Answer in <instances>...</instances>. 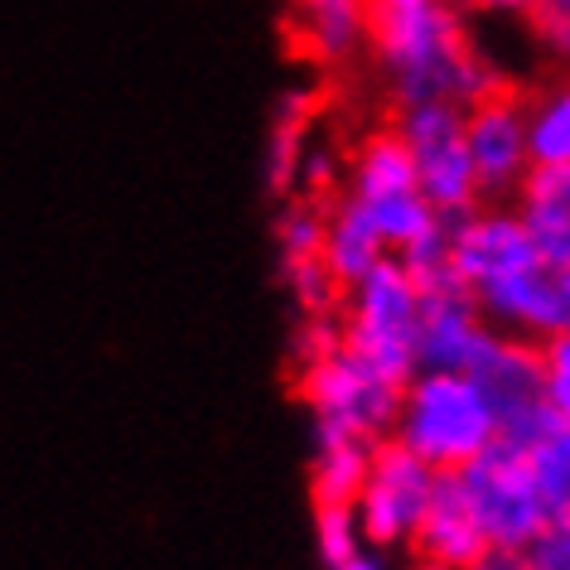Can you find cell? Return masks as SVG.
Segmentation results:
<instances>
[{
    "label": "cell",
    "mask_w": 570,
    "mask_h": 570,
    "mask_svg": "<svg viewBox=\"0 0 570 570\" xmlns=\"http://www.w3.org/2000/svg\"><path fill=\"white\" fill-rule=\"evenodd\" d=\"M396 136H402V146L411 155L416 189L425 194V204L440 218L454 223L469 208H479L474 165H469V146H464V107H454V102L402 107Z\"/></svg>",
    "instance_id": "8992f818"
},
{
    "label": "cell",
    "mask_w": 570,
    "mask_h": 570,
    "mask_svg": "<svg viewBox=\"0 0 570 570\" xmlns=\"http://www.w3.org/2000/svg\"><path fill=\"white\" fill-rule=\"evenodd\" d=\"M344 295L348 305L338 315L344 348H353L363 363H373L392 382H406L416 373V324H421L416 276L396 256H382L373 271H363L353 285H344Z\"/></svg>",
    "instance_id": "277c9868"
},
{
    "label": "cell",
    "mask_w": 570,
    "mask_h": 570,
    "mask_svg": "<svg viewBox=\"0 0 570 570\" xmlns=\"http://www.w3.org/2000/svg\"><path fill=\"white\" fill-rule=\"evenodd\" d=\"M464 373L479 382L483 396H489V406L498 416V435L518 440L551 416L547 402H541V363H537L532 338L489 330Z\"/></svg>",
    "instance_id": "9c48e42d"
},
{
    "label": "cell",
    "mask_w": 570,
    "mask_h": 570,
    "mask_svg": "<svg viewBox=\"0 0 570 570\" xmlns=\"http://www.w3.org/2000/svg\"><path fill=\"white\" fill-rule=\"evenodd\" d=\"M454 479H460V489L469 498V508H474L489 547H527V541L551 522L547 498L537 489V474H532V464H527L522 445H512L503 435H498L479 460L454 469Z\"/></svg>",
    "instance_id": "5b68a950"
},
{
    "label": "cell",
    "mask_w": 570,
    "mask_h": 570,
    "mask_svg": "<svg viewBox=\"0 0 570 570\" xmlns=\"http://www.w3.org/2000/svg\"><path fill=\"white\" fill-rule=\"evenodd\" d=\"M377 440L348 435V431H324L315 425V464H309V489L315 503H353L363 489V474L373 464Z\"/></svg>",
    "instance_id": "9a60e30c"
},
{
    "label": "cell",
    "mask_w": 570,
    "mask_h": 570,
    "mask_svg": "<svg viewBox=\"0 0 570 570\" xmlns=\"http://www.w3.org/2000/svg\"><path fill=\"white\" fill-rule=\"evenodd\" d=\"M392 440L425 460L435 474H454L498 440V416L469 373L421 367L402 382Z\"/></svg>",
    "instance_id": "7a4b0ae2"
},
{
    "label": "cell",
    "mask_w": 570,
    "mask_h": 570,
    "mask_svg": "<svg viewBox=\"0 0 570 570\" xmlns=\"http://www.w3.org/2000/svg\"><path fill=\"white\" fill-rule=\"evenodd\" d=\"M527 20H532V35L541 39V49L556 63L570 68V0H532Z\"/></svg>",
    "instance_id": "ffe728a7"
},
{
    "label": "cell",
    "mask_w": 570,
    "mask_h": 570,
    "mask_svg": "<svg viewBox=\"0 0 570 570\" xmlns=\"http://www.w3.org/2000/svg\"><path fill=\"white\" fill-rule=\"evenodd\" d=\"M489 330L493 324L483 320L479 305L454 285V276L425 281L421 285V324H416V373L421 367L464 373Z\"/></svg>",
    "instance_id": "30bf717a"
},
{
    "label": "cell",
    "mask_w": 570,
    "mask_h": 570,
    "mask_svg": "<svg viewBox=\"0 0 570 570\" xmlns=\"http://www.w3.org/2000/svg\"><path fill=\"white\" fill-rule=\"evenodd\" d=\"M309 111H315L309 92L285 97L276 111V126H271V179H276V189H295V175H301V160L309 150Z\"/></svg>",
    "instance_id": "e0dca14e"
},
{
    "label": "cell",
    "mask_w": 570,
    "mask_h": 570,
    "mask_svg": "<svg viewBox=\"0 0 570 570\" xmlns=\"http://www.w3.org/2000/svg\"><path fill=\"white\" fill-rule=\"evenodd\" d=\"M363 39L373 45L396 107H469L474 97L503 88L498 68L464 30L460 0H367Z\"/></svg>",
    "instance_id": "6da1fadb"
},
{
    "label": "cell",
    "mask_w": 570,
    "mask_h": 570,
    "mask_svg": "<svg viewBox=\"0 0 570 570\" xmlns=\"http://www.w3.org/2000/svg\"><path fill=\"white\" fill-rule=\"evenodd\" d=\"M464 146H469V165H474L479 204H512L522 179L532 175L522 97L508 88L474 97L464 107Z\"/></svg>",
    "instance_id": "ba28073f"
},
{
    "label": "cell",
    "mask_w": 570,
    "mask_h": 570,
    "mask_svg": "<svg viewBox=\"0 0 570 570\" xmlns=\"http://www.w3.org/2000/svg\"><path fill=\"white\" fill-rule=\"evenodd\" d=\"M435 469L416 460L406 445L396 440H377L373 445V464L363 474V489L353 498V518H358V532L373 551H396L411 547V532H416L425 503H431L435 489Z\"/></svg>",
    "instance_id": "52a82bcc"
},
{
    "label": "cell",
    "mask_w": 570,
    "mask_h": 570,
    "mask_svg": "<svg viewBox=\"0 0 570 570\" xmlns=\"http://www.w3.org/2000/svg\"><path fill=\"white\" fill-rule=\"evenodd\" d=\"M522 551H527V566L532 570H570V527L547 522Z\"/></svg>",
    "instance_id": "44dd1931"
},
{
    "label": "cell",
    "mask_w": 570,
    "mask_h": 570,
    "mask_svg": "<svg viewBox=\"0 0 570 570\" xmlns=\"http://www.w3.org/2000/svg\"><path fill=\"white\" fill-rule=\"evenodd\" d=\"M301 396H305L315 425H324V431L387 440L392 421H396V402H402V382H392L387 373H377L373 363H363L353 348H344L338 324L309 320Z\"/></svg>",
    "instance_id": "3957f363"
},
{
    "label": "cell",
    "mask_w": 570,
    "mask_h": 570,
    "mask_svg": "<svg viewBox=\"0 0 570 570\" xmlns=\"http://www.w3.org/2000/svg\"><path fill=\"white\" fill-rule=\"evenodd\" d=\"M330 570H387V561H382L373 547H363V551H353L348 561H338V566H330Z\"/></svg>",
    "instance_id": "cb8c5ba5"
},
{
    "label": "cell",
    "mask_w": 570,
    "mask_h": 570,
    "mask_svg": "<svg viewBox=\"0 0 570 570\" xmlns=\"http://www.w3.org/2000/svg\"><path fill=\"white\" fill-rule=\"evenodd\" d=\"M295 35L309 59L320 63H348L363 45V10L367 0H291Z\"/></svg>",
    "instance_id": "5bb4252c"
},
{
    "label": "cell",
    "mask_w": 570,
    "mask_h": 570,
    "mask_svg": "<svg viewBox=\"0 0 570 570\" xmlns=\"http://www.w3.org/2000/svg\"><path fill=\"white\" fill-rule=\"evenodd\" d=\"M512 208H518L541 256L570 266V169H532L522 179L518 198H512Z\"/></svg>",
    "instance_id": "4fadbf2b"
},
{
    "label": "cell",
    "mask_w": 570,
    "mask_h": 570,
    "mask_svg": "<svg viewBox=\"0 0 570 570\" xmlns=\"http://www.w3.org/2000/svg\"><path fill=\"white\" fill-rule=\"evenodd\" d=\"M281 266H285V285L295 291V301L309 320H330L334 301L344 295V285L334 281L330 262H324V213L309 204H291L281 218Z\"/></svg>",
    "instance_id": "8fae6325"
},
{
    "label": "cell",
    "mask_w": 570,
    "mask_h": 570,
    "mask_svg": "<svg viewBox=\"0 0 570 570\" xmlns=\"http://www.w3.org/2000/svg\"><path fill=\"white\" fill-rule=\"evenodd\" d=\"M532 169H570V73L522 97Z\"/></svg>",
    "instance_id": "2e32d148"
},
{
    "label": "cell",
    "mask_w": 570,
    "mask_h": 570,
    "mask_svg": "<svg viewBox=\"0 0 570 570\" xmlns=\"http://www.w3.org/2000/svg\"><path fill=\"white\" fill-rule=\"evenodd\" d=\"M464 10H479V16H527L532 0H460Z\"/></svg>",
    "instance_id": "603a6c76"
},
{
    "label": "cell",
    "mask_w": 570,
    "mask_h": 570,
    "mask_svg": "<svg viewBox=\"0 0 570 570\" xmlns=\"http://www.w3.org/2000/svg\"><path fill=\"white\" fill-rule=\"evenodd\" d=\"M464 570H532L522 547H483Z\"/></svg>",
    "instance_id": "7402d4cb"
},
{
    "label": "cell",
    "mask_w": 570,
    "mask_h": 570,
    "mask_svg": "<svg viewBox=\"0 0 570 570\" xmlns=\"http://www.w3.org/2000/svg\"><path fill=\"white\" fill-rule=\"evenodd\" d=\"M411 547H416V556L425 566H440V570H464L483 547H489L474 508H469V498H464L454 474L435 479L431 503H425L416 532H411Z\"/></svg>",
    "instance_id": "7c38bea8"
},
{
    "label": "cell",
    "mask_w": 570,
    "mask_h": 570,
    "mask_svg": "<svg viewBox=\"0 0 570 570\" xmlns=\"http://www.w3.org/2000/svg\"><path fill=\"white\" fill-rule=\"evenodd\" d=\"M315 532H320L324 566H338V561H348L353 551L367 547L358 532V518H353V503H315Z\"/></svg>",
    "instance_id": "d6986e66"
},
{
    "label": "cell",
    "mask_w": 570,
    "mask_h": 570,
    "mask_svg": "<svg viewBox=\"0 0 570 570\" xmlns=\"http://www.w3.org/2000/svg\"><path fill=\"white\" fill-rule=\"evenodd\" d=\"M537 363H541V402H547L556 421L570 425V330L541 338Z\"/></svg>",
    "instance_id": "ac0fdd59"
},
{
    "label": "cell",
    "mask_w": 570,
    "mask_h": 570,
    "mask_svg": "<svg viewBox=\"0 0 570 570\" xmlns=\"http://www.w3.org/2000/svg\"><path fill=\"white\" fill-rule=\"evenodd\" d=\"M416 570H440V566H425V561H421V566H416Z\"/></svg>",
    "instance_id": "d4e9b609"
}]
</instances>
